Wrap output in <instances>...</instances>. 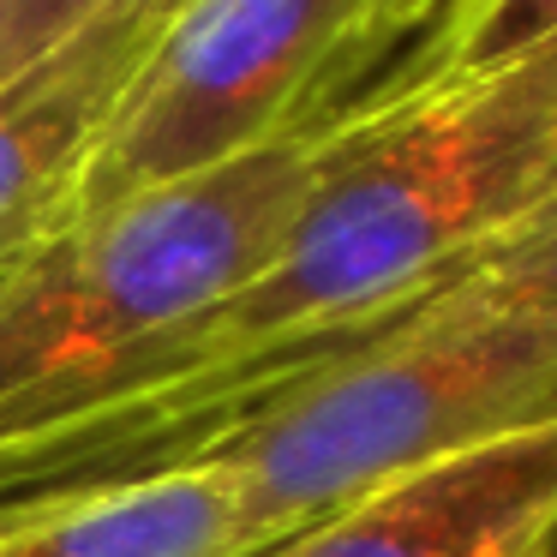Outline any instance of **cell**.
<instances>
[{"instance_id": "6da1fadb", "label": "cell", "mask_w": 557, "mask_h": 557, "mask_svg": "<svg viewBox=\"0 0 557 557\" xmlns=\"http://www.w3.org/2000/svg\"><path fill=\"white\" fill-rule=\"evenodd\" d=\"M330 121L37 234L0 264V432L162 372L282 252Z\"/></svg>"}, {"instance_id": "7a4b0ae2", "label": "cell", "mask_w": 557, "mask_h": 557, "mask_svg": "<svg viewBox=\"0 0 557 557\" xmlns=\"http://www.w3.org/2000/svg\"><path fill=\"white\" fill-rule=\"evenodd\" d=\"M557 413V318L425 294L413 312L288 372L169 461H205L246 545L294 540L389 480Z\"/></svg>"}, {"instance_id": "3957f363", "label": "cell", "mask_w": 557, "mask_h": 557, "mask_svg": "<svg viewBox=\"0 0 557 557\" xmlns=\"http://www.w3.org/2000/svg\"><path fill=\"white\" fill-rule=\"evenodd\" d=\"M360 25L366 0H181L49 228L336 114L324 90L354 66Z\"/></svg>"}, {"instance_id": "277c9868", "label": "cell", "mask_w": 557, "mask_h": 557, "mask_svg": "<svg viewBox=\"0 0 557 557\" xmlns=\"http://www.w3.org/2000/svg\"><path fill=\"white\" fill-rule=\"evenodd\" d=\"M557 540V413L389 480L258 557H540Z\"/></svg>"}, {"instance_id": "5b68a950", "label": "cell", "mask_w": 557, "mask_h": 557, "mask_svg": "<svg viewBox=\"0 0 557 557\" xmlns=\"http://www.w3.org/2000/svg\"><path fill=\"white\" fill-rule=\"evenodd\" d=\"M181 0L109 7L0 78V264L54 222Z\"/></svg>"}, {"instance_id": "8992f818", "label": "cell", "mask_w": 557, "mask_h": 557, "mask_svg": "<svg viewBox=\"0 0 557 557\" xmlns=\"http://www.w3.org/2000/svg\"><path fill=\"white\" fill-rule=\"evenodd\" d=\"M0 557H252L234 497L205 461L0 504Z\"/></svg>"}, {"instance_id": "52a82bcc", "label": "cell", "mask_w": 557, "mask_h": 557, "mask_svg": "<svg viewBox=\"0 0 557 557\" xmlns=\"http://www.w3.org/2000/svg\"><path fill=\"white\" fill-rule=\"evenodd\" d=\"M437 294L456 306H480V312L557 318V198L545 210H533L521 228H509L497 246H485Z\"/></svg>"}, {"instance_id": "ba28073f", "label": "cell", "mask_w": 557, "mask_h": 557, "mask_svg": "<svg viewBox=\"0 0 557 557\" xmlns=\"http://www.w3.org/2000/svg\"><path fill=\"white\" fill-rule=\"evenodd\" d=\"M557 37V0H468L432 42L413 73H468L509 54H528ZM401 73V78H413Z\"/></svg>"}, {"instance_id": "9c48e42d", "label": "cell", "mask_w": 557, "mask_h": 557, "mask_svg": "<svg viewBox=\"0 0 557 557\" xmlns=\"http://www.w3.org/2000/svg\"><path fill=\"white\" fill-rule=\"evenodd\" d=\"M109 7H126V0H0V78L49 54L61 37H73Z\"/></svg>"}, {"instance_id": "30bf717a", "label": "cell", "mask_w": 557, "mask_h": 557, "mask_svg": "<svg viewBox=\"0 0 557 557\" xmlns=\"http://www.w3.org/2000/svg\"><path fill=\"white\" fill-rule=\"evenodd\" d=\"M468 0H366V25H360V54L354 61H372V54L396 49V42L420 37V30H444Z\"/></svg>"}, {"instance_id": "8fae6325", "label": "cell", "mask_w": 557, "mask_h": 557, "mask_svg": "<svg viewBox=\"0 0 557 557\" xmlns=\"http://www.w3.org/2000/svg\"><path fill=\"white\" fill-rule=\"evenodd\" d=\"M540 557H557V540H552V545H545V552H540Z\"/></svg>"}]
</instances>
